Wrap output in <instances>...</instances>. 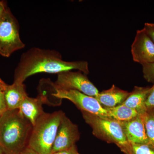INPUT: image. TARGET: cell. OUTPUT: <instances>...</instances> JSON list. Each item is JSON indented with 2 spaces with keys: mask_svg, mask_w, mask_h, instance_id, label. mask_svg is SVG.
<instances>
[{
  "mask_svg": "<svg viewBox=\"0 0 154 154\" xmlns=\"http://www.w3.org/2000/svg\"><path fill=\"white\" fill-rule=\"evenodd\" d=\"M77 70L85 75L90 73L88 62L66 61L60 53L55 50L33 47L23 53L14 74V82L24 84L28 77L39 73H60Z\"/></svg>",
  "mask_w": 154,
  "mask_h": 154,
  "instance_id": "cell-1",
  "label": "cell"
},
{
  "mask_svg": "<svg viewBox=\"0 0 154 154\" xmlns=\"http://www.w3.org/2000/svg\"><path fill=\"white\" fill-rule=\"evenodd\" d=\"M33 126L19 109L0 116V147L6 154H19L28 146Z\"/></svg>",
  "mask_w": 154,
  "mask_h": 154,
  "instance_id": "cell-2",
  "label": "cell"
},
{
  "mask_svg": "<svg viewBox=\"0 0 154 154\" xmlns=\"http://www.w3.org/2000/svg\"><path fill=\"white\" fill-rule=\"evenodd\" d=\"M63 111L44 112L33 126L28 146L38 154H51Z\"/></svg>",
  "mask_w": 154,
  "mask_h": 154,
  "instance_id": "cell-3",
  "label": "cell"
},
{
  "mask_svg": "<svg viewBox=\"0 0 154 154\" xmlns=\"http://www.w3.org/2000/svg\"><path fill=\"white\" fill-rule=\"evenodd\" d=\"M81 111L84 120L91 127L92 133L96 137L107 143L115 144L122 152L128 153L131 143L127 139L119 122L103 118L86 111Z\"/></svg>",
  "mask_w": 154,
  "mask_h": 154,
  "instance_id": "cell-4",
  "label": "cell"
},
{
  "mask_svg": "<svg viewBox=\"0 0 154 154\" xmlns=\"http://www.w3.org/2000/svg\"><path fill=\"white\" fill-rule=\"evenodd\" d=\"M19 29L18 21L8 7L0 18V55L8 57L25 47Z\"/></svg>",
  "mask_w": 154,
  "mask_h": 154,
  "instance_id": "cell-5",
  "label": "cell"
},
{
  "mask_svg": "<svg viewBox=\"0 0 154 154\" xmlns=\"http://www.w3.org/2000/svg\"><path fill=\"white\" fill-rule=\"evenodd\" d=\"M54 88L66 90H75L88 96L95 97L99 94L98 89L81 71L64 72L57 74Z\"/></svg>",
  "mask_w": 154,
  "mask_h": 154,
  "instance_id": "cell-6",
  "label": "cell"
},
{
  "mask_svg": "<svg viewBox=\"0 0 154 154\" xmlns=\"http://www.w3.org/2000/svg\"><path fill=\"white\" fill-rule=\"evenodd\" d=\"M51 95L59 99H66L72 102L81 111H86L103 117L110 119L107 110L94 97L85 95L75 90H66L54 88Z\"/></svg>",
  "mask_w": 154,
  "mask_h": 154,
  "instance_id": "cell-7",
  "label": "cell"
},
{
  "mask_svg": "<svg viewBox=\"0 0 154 154\" xmlns=\"http://www.w3.org/2000/svg\"><path fill=\"white\" fill-rule=\"evenodd\" d=\"M80 137L78 126L64 113L53 146L51 154L68 149L76 145V143L79 140Z\"/></svg>",
  "mask_w": 154,
  "mask_h": 154,
  "instance_id": "cell-8",
  "label": "cell"
},
{
  "mask_svg": "<svg viewBox=\"0 0 154 154\" xmlns=\"http://www.w3.org/2000/svg\"><path fill=\"white\" fill-rule=\"evenodd\" d=\"M131 53L135 62L141 65L154 62V43L144 28L137 31Z\"/></svg>",
  "mask_w": 154,
  "mask_h": 154,
  "instance_id": "cell-9",
  "label": "cell"
},
{
  "mask_svg": "<svg viewBox=\"0 0 154 154\" xmlns=\"http://www.w3.org/2000/svg\"><path fill=\"white\" fill-rule=\"evenodd\" d=\"M128 141L131 143L149 144L143 115L138 114L129 121L119 122Z\"/></svg>",
  "mask_w": 154,
  "mask_h": 154,
  "instance_id": "cell-10",
  "label": "cell"
},
{
  "mask_svg": "<svg viewBox=\"0 0 154 154\" xmlns=\"http://www.w3.org/2000/svg\"><path fill=\"white\" fill-rule=\"evenodd\" d=\"M46 102L44 94H39L36 98L27 96L22 101L19 110L33 126L38 118L44 113L42 104Z\"/></svg>",
  "mask_w": 154,
  "mask_h": 154,
  "instance_id": "cell-11",
  "label": "cell"
},
{
  "mask_svg": "<svg viewBox=\"0 0 154 154\" xmlns=\"http://www.w3.org/2000/svg\"><path fill=\"white\" fill-rule=\"evenodd\" d=\"M3 93L8 110L19 109L22 101L28 96L24 84L15 82L11 85L6 84Z\"/></svg>",
  "mask_w": 154,
  "mask_h": 154,
  "instance_id": "cell-12",
  "label": "cell"
},
{
  "mask_svg": "<svg viewBox=\"0 0 154 154\" xmlns=\"http://www.w3.org/2000/svg\"><path fill=\"white\" fill-rule=\"evenodd\" d=\"M129 94V92L113 85L108 90L99 92L95 98L104 108H109L122 104Z\"/></svg>",
  "mask_w": 154,
  "mask_h": 154,
  "instance_id": "cell-13",
  "label": "cell"
},
{
  "mask_svg": "<svg viewBox=\"0 0 154 154\" xmlns=\"http://www.w3.org/2000/svg\"><path fill=\"white\" fill-rule=\"evenodd\" d=\"M150 88L135 86L122 104L135 110L139 114L143 115L146 110L145 102Z\"/></svg>",
  "mask_w": 154,
  "mask_h": 154,
  "instance_id": "cell-14",
  "label": "cell"
},
{
  "mask_svg": "<svg viewBox=\"0 0 154 154\" xmlns=\"http://www.w3.org/2000/svg\"><path fill=\"white\" fill-rule=\"evenodd\" d=\"M111 119L119 122L129 121L136 117L138 113L135 110L121 104L113 107L105 108Z\"/></svg>",
  "mask_w": 154,
  "mask_h": 154,
  "instance_id": "cell-15",
  "label": "cell"
},
{
  "mask_svg": "<svg viewBox=\"0 0 154 154\" xmlns=\"http://www.w3.org/2000/svg\"><path fill=\"white\" fill-rule=\"evenodd\" d=\"M143 117L147 136L150 144L154 147V108L146 109Z\"/></svg>",
  "mask_w": 154,
  "mask_h": 154,
  "instance_id": "cell-16",
  "label": "cell"
},
{
  "mask_svg": "<svg viewBox=\"0 0 154 154\" xmlns=\"http://www.w3.org/2000/svg\"><path fill=\"white\" fill-rule=\"evenodd\" d=\"M127 154H154V147L150 144L131 143L130 148Z\"/></svg>",
  "mask_w": 154,
  "mask_h": 154,
  "instance_id": "cell-17",
  "label": "cell"
},
{
  "mask_svg": "<svg viewBox=\"0 0 154 154\" xmlns=\"http://www.w3.org/2000/svg\"><path fill=\"white\" fill-rule=\"evenodd\" d=\"M143 67V78L148 82L153 83L154 82V62L144 64Z\"/></svg>",
  "mask_w": 154,
  "mask_h": 154,
  "instance_id": "cell-18",
  "label": "cell"
},
{
  "mask_svg": "<svg viewBox=\"0 0 154 154\" xmlns=\"http://www.w3.org/2000/svg\"><path fill=\"white\" fill-rule=\"evenodd\" d=\"M153 85L151 87L146 100L145 105L146 109L154 108V82Z\"/></svg>",
  "mask_w": 154,
  "mask_h": 154,
  "instance_id": "cell-19",
  "label": "cell"
},
{
  "mask_svg": "<svg viewBox=\"0 0 154 154\" xmlns=\"http://www.w3.org/2000/svg\"><path fill=\"white\" fill-rule=\"evenodd\" d=\"M144 29L154 43V23H145Z\"/></svg>",
  "mask_w": 154,
  "mask_h": 154,
  "instance_id": "cell-20",
  "label": "cell"
},
{
  "mask_svg": "<svg viewBox=\"0 0 154 154\" xmlns=\"http://www.w3.org/2000/svg\"><path fill=\"white\" fill-rule=\"evenodd\" d=\"M8 109L5 101L3 91H0V116L2 115Z\"/></svg>",
  "mask_w": 154,
  "mask_h": 154,
  "instance_id": "cell-21",
  "label": "cell"
},
{
  "mask_svg": "<svg viewBox=\"0 0 154 154\" xmlns=\"http://www.w3.org/2000/svg\"><path fill=\"white\" fill-rule=\"evenodd\" d=\"M52 154H80L77 150L76 146L75 145L70 148L65 150L56 152Z\"/></svg>",
  "mask_w": 154,
  "mask_h": 154,
  "instance_id": "cell-22",
  "label": "cell"
},
{
  "mask_svg": "<svg viewBox=\"0 0 154 154\" xmlns=\"http://www.w3.org/2000/svg\"><path fill=\"white\" fill-rule=\"evenodd\" d=\"M19 154H38V153L33 149L30 148L29 147L27 146L22 152H20Z\"/></svg>",
  "mask_w": 154,
  "mask_h": 154,
  "instance_id": "cell-23",
  "label": "cell"
},
{
  "mask_svg": "<svg viewBox=\"0 0 154 154\" xmlns=\"http://www.w3.org/2000/svg\"><path fill=\"white\" fill-rule=\"evenodd\" d=\"M7 8H8V6H7L5 2L0 1V18L2 17L3 13Z\"/></svg>",
  "mask_w": 154,
  "mask_h": 154,
  "instance_id": "cell-24",
  "label": "cell"
},
{
  "mask_svg": "<svg viewBox=\"0 0 154 154\" xmlns=\"http://www.w3.org/2000/svg\"><path fill=\"white\" fill-rule=\"evenodd\" d=\"M6 83H5L2 79L0 78V91H4V88L5 86Z\"/></svg>",
  "mask_w": 154,
  "mask_h": 154,
  "instance_id": "cell-25",
  "label": "cell"
},
{
  "mask_svg": "<svg viewBox=\"0 0 154 154\" xmlns=\"http://www.w3.org/2000/svg\"><path fill=\"white\" fill-rule=\"evenodd\" d=\"M0 154H6L1 147H0Z\"/></svg>",
  "mask_w": 154,
  "mask_h": 154,
  "instance_id": "cell-26",
  "label": "cell"
}]
</instances>
